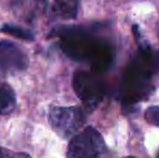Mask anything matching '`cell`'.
Listing matches in <instances>:
<instances>
[{
    "mask_svg": "<svg viewBox=\"0 0 159 158\" xmlns=\"http://www.w3.org/2000/svg\"><path fill=\"white\" fill-rule=\"evenodd\" d=\"M87 111L80 106H54L49 111L50 126L63 139L77 134L86 122Z\"/></svg>",
    "mask_w": 159,
    "mask_h": 158,
    "instance_id": "3",
    "label": "cell"
},
{
    "mask_svg": "<svg viewBox=\"0 0 159 158\" xmlns=\"http://www.w3.org/2000/svg\"><path fill=\"white\" fill-rule=\"evenodd\" d=\"M57 35L65 54L74 61L90 64L92 72L101 74L113 63L114 50L111 44L84 28L65 27Z\"/></svg>",
    "mask_w": 159,
    "mask_h": 158,
    "instance_id": "1",
    "label": "cell"
},
{
    "mask_svg": "<svg viewBox=\"0 0 159 158\" xmlns=\"http://www.w3.org/2000/svg\"><path fill=\"white\" fill-rule=\"evenodd\" d=\"M28 63L27 54L21 47L9 40L0 41V73L12 75L24 72Z\"/></svg>",
    "mask_w": 159,
    "mask_h": 158,
    "instance_id": "6",
    "label": "cell"
},
{
    "mask_svg": "<svg viewBox=\"0 0 159 158\" xmlns=\"http://www.w3.org/2000/svg\"><path fill=\"white\" fill-rule=\"evenodd\" d=\"M159 56L151 49L142 48L126 67L121 81V97L126 104L144 100L153 90L158 74Z\"/></svg>",
    "mask_w": 159,
    "mask_h": 158,
    "instance_id": "2",
    "label": "cell"
},
{
    "mask_svg": "<svg viewBox=\"0 0 159 158\" xmlns=\"http://www.w3.org/2000/svg\"><path fill=\"white\" fill-rule=\"evenodd\" d=\"M0 30L4 34L10 35V36L19 39L27 40V41H32V40L35 39V34L32 30L26 29V28L21 27V26L13 25V24H3Z\"/></svg>",
    "mask_w": 159,
    "mask_h": 158,
    "instance_id": "9",
    "label": "cell"
},
{
    "mask_svg": "<svg viewBox=\"0 0 159 158\" xmlns=\"http://www.w3.org/2000/svg\"><path fill=\"white\" fill-rule=\"evenodd\" d=\"M106 150L101 133L92 127H87L71 138L67 147V158H101Z\"/></svg>",
    "mask_w": 159,
    "mask_h": 158,
    "instance_id": "5",
    "label": "cell"
},
{
    "mask_svg": "<svg viewBox=\"0 0 159 158\" xmlns=\"http://www.w3.org/2000/svg\"><path fill=\"white\" fill-rule=\"evenodd\" d=\"M54 12L65 20H74L78 15L79 0H53Z\"/></svg>",
    "mask_w": 159,
    "mask_h": 158,
    "instance_id": "7",
    "label": "cell"
},
{
    "mask_svg": "<svg viewBox=\"0 0 159 158\" xmlns=\"http://www.w3.org/2000/svg\"><path fill=\"white\" fill-rule=\"evenodd\" d=\"M73 87L77 97L81 100L87 112H92L102 102L105 95V84L94 72H77L73 78Z\"/></svg>",
    "mask_w": 159,
    "mask_h": 158,
    "instance_id": "4",
    "label": "cell"
},
{
    "mask_svg": "<svg viewBox=\"0 0 159 158\" xmlns=\"http://www.w3.org/2000/svg\"><path fill=\"white\" fill-rule=\"evenodd\" d=\"M157 158H159V154H158V156H157Z\"/></svg>",
    "mask_w": 159,
    "mask_h": 158,
    "instance_id": "12",
    "label": "cell"
},
{
    "mask_svg": "<svg viewBox=\"0 0 159 158\" xmlns=\"http://www.w3.org/2000/svg\"><path fill=\"white\" fill-rule=\"evenodd\" d=\"M15 105L16 99L13 89L7 84H0V116L13 112Z\"/></svg>",
    "mask_w": 159,
    "mask_h": 158,
    "instance_id": "8",
    "label": "cell"
},
{
    "mask_svg": "<svg viewBox=\"0 0 159 158\" xmlns=\"http://www.w3.org/2000/svg\"><path fill=\"white\" fill-rule=\"evenodd\" d=\"M125 158H135V157H131V156H128V157H125Z\"/></svg>",
    "mask_w": 159,
    "mask_h": 158,
    "instance_id": "11",
    "label": "cell"
},
{
    "mask_svg": "<svg viewBox=\"0 0 159 158\" xmlns=\"http://www.w3.org/2000/svg\"><path fill=\"white\" fill-rule=\"evenodd\" d=\"M145 118L152 124L159 126V106H152L145 112Z\"/></svg>",
    "mask_w": 159,
    "mask_h": 158,
    "instance_id": "10",
    "label": "cell"
}]
</instances>
